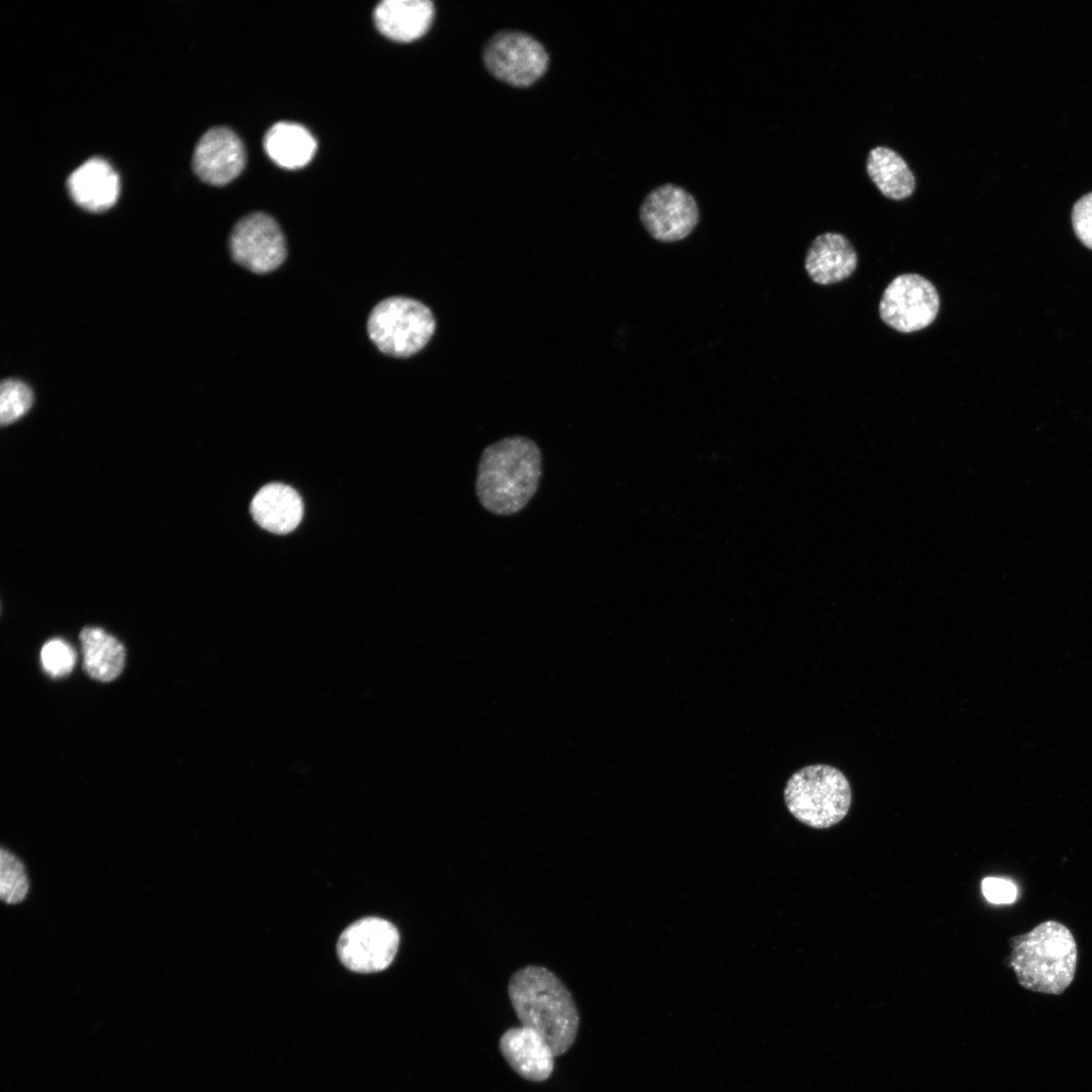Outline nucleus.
<instances>
[{
	"instance_id": "nucleus-1",
	"label": "nucleus",
	"mask_w": 1092,
	"mask_h": 1092,
	"mask_svg": "<svg viewBox=\"0 0 1092 1092\" xmlns=\"http://www.w3.org/2000/svg\"><path fill=\"white\" fill-rule=\"evenodd\" d=\"M541 475L537 444L525 436L507 437L483 449L477 466L476 496L489 513L511 516L532 499Z\"/></svg>"
},
{
	"instance_id": "nucleus-2",
	"label": "nucleus",
	"mask_w": 1092,
	"mask_h": 1092,
	"mask_svg": "<svg viewBox=\"0 0 1092 1092\" xmlns=\"http://www.w3.org/2000/svg\"><path fill=\"white\" fill-rule=\"evenodd\" d=\"M508 994L521 1025L536 1031L555 1057L573 1044L579 1015L571 993L550 970L529 965L510 978Z\"/></svg>"
},
{
	"instance_id": "nucleus-3",
	"label": "nucleus",
	"mask_w": 1092,
	"mask_h": 1092,
	"mask_svg": "<svg viewBox=\"0 0 1092 1092\" xmlns=\"http://www.w3.org/2000/svg\"><path fill=\"white\" fill-rule=\"evenodd\" d=\"M1005 963L1025 989L1059 995L1072 983L1077 967V945L1072 932L1054 920L1041 922L1025 934L1011 937Z\"/></svg>"
},
{
	"instance_id": "nucleus-4",
	"label": "nucleus",
	"mask_w": 1092,
	"mask_h": 1092,
	"mask_svg": "<svg viewBox=\"0 0 1092 1092\" xmlns=\"http://www.w3.org/2000/svg\"><path fill=\"white\" fill-rule=\"evenodd\" d=\"M784 799L789 812L801 823L816 829L840 822L851 803L846 777L827 764L805 766L788 780Z\"/></svg>"
},
{
	"instance_id": "nucleus-5",
	"label": "nucleus",
	"mask_w": 1092,
	"mask_h": 1092,
	"mask_svg": "<svg viewBox=\"0 0 1092 1092\" xmlns=\"http://www.w3.org/2000/svg\"><path fill=\"white\" fill-rule=\"evenodd\" d=\"M436 321L424 303L404 296L381 300L367 321L370 340L380 352L405 358L420 352L431 340Z\"/></svg>"
},
{
	"instance_id": "nucleus-6",
	"label": "nucleus",
	"mask_w": 1092,
	"mask_h": 1092,
	"mask_svg": "<svg viewBox=\"0 0 1092 1092\" xmlns=\"http://www.w3.org/2000/svg\"><path fill=\"white\" fill-rule=\"evenodd\" d=\"M482 59L487 71L514 87H528L538 81L548 67L545 48L533 36L513 30L494 34L485 44Z\"/></svg>"
},
{
	"instance_id": "nucleus-7",
	"label": "nucleus",
	"mask_w": 1092,
	"mask_h": 1092,
	"mask_svg": "<svg viewBox=\"0 0 1092 1092\" xmlns=\"http://www.w3.org/2000/svg\"><path fill=\"white\" fill-rule=\"evenodd\" d=\"M939 305L935 286L922 275L907 273L895 277L885 288L879 311L890 328L912 333L932 324Z\"/></svg>"
},
{
	"instance_id": "nucleus-8",
	"label": "nucleus",
	"mask_w": 1092,
	"mask_h": 1092,
	"mask_svg": "<svg viewBox=\"0 0 1092 1092\" xmlns=\"http://www.w3.org/2000/svg\"><path fill=\"white\" fill-rule=\"evenodd\" d=\"M399 932L389 921L366 917L353 922L340 935L337 952L342 964L353 972L373 973L386 969L394 960Z\"/></svg>"
},
{
	"instance_id": "nucleus-9",
	"label": "nucleus",
	"mask_w": 1092,
	"mask_h": 1092,
	"mask_svg": "<svg viewBox=\"0 0 1092 1092\" xmlns=\"http://www.w3.org/2000/svg\"><path fill=\"white\" fill-rule=\"evenodd\" d=\"M639 217L654 240L673 243L684 240L695 230L700 211L692 194L680 186L667 183L645 196Z\"/></svg>"
},
{
	"instance_id": "nucleus-10",
	"label": "nucleus",
	"mask_w": 1092,
	"mask_h": 1092,
	"mask_svg": "<svg viewBox=\"0 0 1092 1092\" xmlns=\"http://www.w3.org/2000/svg\"><path fill=\"white\" fill-rule=\"evenodd\" d=\"M230 251L241 266L258 274L277 269L286 258V243L276 220L264 212L242 217L230 236Z\"/></svg>"
},
{
	"instance_id": "nucleus-11",
	"label": "nucleus",
	"mask_w": 1092,
	"mask_h": 1092,
	"mask_svg": "<svg viewBox=\"0 0 1092 1092\" xmlns=\"http://www.w3.org/2000/svg\"><path fill=\"white\" fill-rule=\"evenodd\" d=\"M246 152L239 135L226 126L206 130L197 142L192 166L205 183L224 185L243 171Z\"/></svg>"
},
{
	"instance_id": "nucleus-12",
	"label": "nucleus",
	"mask_w": 1092,
	"mask_h": 1092,
	"mask_svg": "<svg viewBox=\"0 0 1092 1092\" xmlns=\"http://www.w3.org/2000/svg\"><path fill=\"white\" fill-rule=\"evenodd\" d=\"M502 1056L522 1078L532 1082L547 1080L554 1069V1054L536 1031L523 1025L506 1030L498 1041Z\"/></svg>"
},
{
	"instance_id": "nucleus-13",
	"label": "nucleus",
	"mask_w": 1092,
	"mask_h": 1092,
	"mask_svg": "<svg viewBox=\"0 0 1092 1092\" xmlns=\"http://www.w3.org/2000/svg\"><path fill=\"white\" fill-rule=\"evenodd\" d=\"M67 188L79 206L98 212L110 208L117 201L120 181L109 162L93 157L69 175Z\"/></svg>"
},
{
	"instance_id": "nucleus-14",
	"label": "nucleus",
	"mask_w": 1092,
	"mask_h": 1092,
	"mask_svg": "<svg viewBox=\"0 0 1092 1092\" xmlns=\"http://www.w3.org/2000/svg\"><path fill=\"white\" fill-rule=\"evenodd\" d=\"M857 266V254L846 237L824 233L811 243L805 257V269L817 284L828 285L848 278Z\"/></svg>"
},
{
	"instance_id": "nucleus-15",
	"label": "nucleus",
	"mask_w": 1092,
	"mask_h": 1092,
	"mask_svg": "<svg viewBox=\"0 0 1092 1092\" xmlns=\"http://www.w3.org/2000/svg\"><path fill=\"white\" fill-rule=\"evenodd\" d=\"M434 17L435 7L429 0H384L373 12L378 30L386 37L402 42L422 37Z\"/></svg>"
},
{
	"instance_id": "nucleus-16",
	"label": "nucleus",
	"mask_w": 1092,
	"mask_h": 1092,
	"mask_svg": "<svg viewBox=\"0 0 1092 1092\" xmlns=\"http://www.w3.org/2000/svg\"><path fill=\"white\" fill-rule=\"evenodd\" d=\"M251 514L256 523L275 534H287L300 523L303 505L299 494L282 483L264 485L253 497Z\"/></svg>"
},
{
	"instance_id": "nucleus-17",
	"label": "nucleus",
	"mask_w": 1092,
	"mask_h": 1092,
	"mask_svg": "<svg viewBox=\"0 0 1092 1092\" xmlns=\"http://www.w3.org/2000/svg\"><path fill=\"white\" fill-rule=\"evenodd\" d=\"M83 667L99 681H111L123 670L125 649L111 634L98 627H85L80 632Z\"/></svg>"
},
{
	"instance_id": "nucleus-18",
	"label": "nucleus",
	"mask_w": 1092,
	"mask_h": 1092,
	"mask_svg": "<svg viewBox=\"0 0 1092 1092\" xmlns=\"http://www.w3.org/2000/svg\"><path fill=\"white\" fill-rule=\"evenodd\" d=\"M263 145L270 159L287 169L305 166L316 150L313 135L304 126L287 121L273 124L267 130Z\"/></svg>"
},
{
	"instance_id": "nucleus-19",
	"label": "nucleus",
	"mask_w": 1092,
	"mask_h": 1092,
	"mask_svg": "<svg viewBox=\"0 0 1092 1092\" xmlns=\"http://www.w3.org/2000/svg\"><path fill=\"white\" fill-rule=\"evenodd\" d=\"M867 172L884 196L904 200L915 190L914 174L906 161L894 150L877 147L867 160Z\"/></svg>"
},
{
	"instance_id": "nucleus-20",
	"label": "nucleus",
	"mask_w": 1092,
	"mask_h": 1092,
	"mask_svg": "<svg viewBox=\"0 0 1092 1092\" xmlns=\"http://www.w3.org/2000/svg\"><path fill=\"white\" fill-rule=\"evenodd\" d=\"M29 889L28 879L22 862L10 851L1 849L0 854V897L7 904H16L24 900Z\"/></svg>"
},
{
	"instance_id": "nucleus-21",
	"label": "nucleus",
	"mask_w": 1092,
	"mask_h": 1092,
	"mask_svg": "<svg viewBox=\"0 0 1092 1092\" xmlns=\"http://www.w3.org/2000/svg\"><path fill=\"white\" fill-rule=\"evenodd\" d=\"M33 395L30 388L17 379H6L0 387V421L9 425L30 408Z\"/></svg>"
},
{
	"instance_id": "nucleus-22",
	"label": "nucleus",
	"mask_w": 1092,
	"mask_h": 1092,
	"mask_svg": "<svg viewBox=\"0 0 1092 1092\" xmlns=\"http://www.w3.org/2000/svg\"><path fill=\"white\" fill-rule=\"evenodd\" d=\"M40 661L42 668L51 676L63 677L73 670L76 662V652L66 641L52 639L42 646Z\"/></svg>"
},
{
	"instance_id": "nucleus-23",
	"label": "nucleus",
	"mask_w": 1092,
	"mask_h": 1092,
	"mask_svg": "<svg viewBox=\"0 0 1092 1092\" xmlns=\"http://www.w3.org/2000/svg\"><path fill=\"white\" fill-rule=\"evenodd\" d=\"M1072 223L1080 242L1092 250V192L1082 196L1074 204Z\"/></svg>"
},
{
	"instance_id": "nucleus-24",
	"label": "nucleus",
	"mask_w": 1092,
	"mask_h": 1092,
	"mask_svg": "<svg viewBox=\"0 0 1092 1092\" xmlns=\"http://www.w3.org/2000/svg\"><path fill=\"white\" fill-rule=\"evenodd\" d=\"M982 892L985 898L994 904L1012 903L1017 895L1016 887L1011 882L1000 878L984 879Z\"/></svg>"
}]
</instances>
